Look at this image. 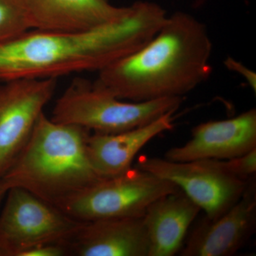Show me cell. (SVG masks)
<instances>
[{
	"label": "cell",
	"instance_id": "12",
	"mask_svg": "<svg viewBox=\"0 0 256 256\" xmlns=\"http://www.w3.org/2000/svg\"><path fill=\"white\" fill-rule=\"evenodd\" d=\"M67 246L69 256H148L149 252L143 216L82 222Z\"/></svg>",
	"mask_w": 256,
	"mask_h": 256
},
{
	"label": "cell",
	"instance_id": "11",
	"mask_svg": "<svg viewBox=\"0 0 256 256\" xmlns=\"http://www.w3.org/2000/svg\"><path fill=\"white\" fill-rule=\"evenodd\" d=\"M31 30L75 33L94 30L124 18L128 6L110 0H22Z\"/></svg>",
	"mask_w": 256,
	"mask_h": 256
},
{
	"label": "cell",
	"instance_id": "2",
	"mask_svg": "<svg viewBox=\"0 0 256 256\" xmlns=\"http://www.w3.org/2000/svg\"><path fill=\"white\" fill-rule=\"evenodd\" d=\"M212 52L206 26L176 12L150 41L99 72L95 82L121 100L183 98L210 77Z\"/></svg>",
	"mask_w": 256,
	"mask_h": 256
},
{
	"label": "cell",
	"instance_id": "15",
	"mask_svg": "<svg viewBox=\"0 0 256 256\" xmlns=\"http://www.w3.org/2000/svg\"><path fill=\"white\" fill-rule=\"evenodd\" d=\"M30 30L22 0H0V43Z\"/></svg>",
	"mask_w": 256,
	"mask_h": 256
},
{
	"label": "cell",
	"instance_id": "9",
	"mask_svg": "<svg viewBox=\"0 0 256 256\" xmlns=\"http://www.w3.org/2000/svg\"><path fill=\"white\" fill-rule=\"evenodd\" d=\"M256 228V178L232 208L216 220L204 217L185 239L181 256H232L246 245Z\"/></svg>",
	"mask_w": 256,
	"mask_h": 256
},
{
	"label": "cell",
	"instance_id": "16",
	"mask_svg": "<svg viewBox=\"0 0 256 256\" xmlns=\"http://www.w3.org/2000/svg\"><path fill=\"white\" fill-rule=\"evenodd\" d=\"M220 163L229 173L240 180L248 181L256 176V148L242 156L220 160Z\"/></svg>",
	"mask_w": 256,
	"mask_h": 256
},
{
	"label": "cell",
	"instance_id": "8",
	"mask_svg": "<svg viewBox=\"0 0 256 256\" xmlns=\"http://www.w3.org/2000/svg\"><path fill=\"white\" fill-rule=\"evenodd\" d=\"M56 79H21L0 86V178L26 146Z\"/></svg>",
	"mask_w": 256,
	"mask_h": 256
},
{
	"label": "cell",
	"instance_id": "4",
	"mask_svg": "<svg viewBox=\"0 0 256 256\" xmlns=\"http://www.w3.org/2000/svg\"><path fill=\"white\" fill-rule=\"evenodd\" d=\"M183 98L124 102L97 85L76 79L56 102L50 119L101 134H114L146 126L171 111Z\"/></svg>",
	"mask_w": 256,
	"mask_h": 256
},
{
	"label": "cell",
	"instance_id": "6",
	"mask_svg": "<svg viewBox=\"0 0 256 256\" xmlns=\"http://www.w3.org/2000/svg\"><path fill=\"white\" fill-rule=\"evenodd\" d=\"M0 215V256H22L33 248L66 244L82 222L24 188H10Z\"/></svg>",
	"mask_w": 256,
	"mask_h": 256
},
{
	"label": "cell",
	"instance_id": "14",
	"mask_svg": "<svg viewBox=\"0 0 256 256\" xmlns=\"http://www.w3.org/2000/svg\"><path fill=\"white\" fill-rule=\"evenodd\" d=\"M201 210L180 190L151 204L143 216L149 240L148 256H173L178 254L188 229Z\"/></svg>",
	"mask_w": 256,
	"mask_h": 256
},
{
	"label": "cell",
	"instance_id": "17",
	"mask_svg": "<svg viewBox=\"0 0 256 256\" xmlns=\"http://www.w3.org/2000/svg\"><path fill=\"white\" fill-rule=\"evenodd\" d=\"M69 256L68 246L66 244H44L24 252L22 256Z\"/></svg>",
	"mask_w": 256,
	"mask_h": 256
},
{
	"label": "cell",
	"instance_id": "18",
	"mask_svg": "<svg viewBox=\"0 0 256 256\" xmlns=\"http://www.w3.org/2000/svg\"><path fill=\"white\" fill-rule=\"evenodd\" d=\"M224 65L228 70L235 72L242 76L248 82L252 90L256 92V74L255 72L246 68L240 62L234 60L233 58H227L224 62Z\"/></svg>",
	"mask_w": 256,
	"mask_h": 256
},
{
	"label": "cell",
	"instance_id": "13",
	"mask_svg": "<svg viewBox=\"0 0 256 256\" xmlns=\"http://www.w3.org/2000/svg\"><path fill=\"white\" fill-rule=\"evenodd\" d=\"M171 111L156 120L130 130L114 134L92 133L88 139L89 156L100 178H109L126 172L133 160L153 138L174 127Z\"/></svg>",
	"mask_w": 256,
	"mask_h": 256
},
{
	"label": "cell",
	"instance_id": "10",
	"mask_svg": "<svg viewBox=\"0 0 256 256\" xmlns=\"http://www.w3.org/2000/svg\"><path fill=\"white\" fill-rule=\"evenodd\" d=\"M256 148V110L245 111L232 118L208 121L192 131L183 146L170 149L165 159L174 162L225 160L242 156Z\"/></svg>",
	"mask_w": 256,
	"mask_h": 256
},
{
	"label": "cell",
	"instance_id": "5",
	"mask_svg": "<svg viewBox=\"0 0 256 256\" xmlns=\"http://www.w3.org/2000/svg\"><path fill=\"white\" fill-rule=\"evenodd\" d=\"M180 190L171 182L138 168L100 178L58 207L74 220L142 217L160 197Z\"/></svg>",
	"mask_w": 256,
	"mask_h": 256
},
{
	"label": "cell",
	"instance_id": "3",
	"mask_svg": "<svg viewBox=\"0 0 256 256\" xmlns=\"http://www.w3.org/2000/svg\"><path fill=\"white\" fill-rule=\"evenodd\" d=\"M90 131L60 124L42 114L30 140L0 178L8 188H24L58 208L100 180L92 166Z\"/></svg>",
	"mask_w": 256,
	"mask_h": 256
},
{
	"label": "cell",
	"instance_id": "7",
	"mask_svg": "<svg viewBox=\"0 0 256 256\" xmlns=\"http://www.w3.org/2000/svg\"><path fill=\"white\" fill-rule=\"evenodd\" d=\"M136 166L174 184L210 220L218 218L240 200L250 180L234 176L220 160L174 162L144 156Z\"/></svg>",
	"mask_w": 256,
	"mask_h": 256
},
{
	"label": "cell",
	"instance_id": "1",
	"mask_svg": "<svg viewBox=\"0 0 256 256\" xmlns=\"http://www.w3.org/2000/svg\"><path fill=\"white\" fill-rule=\"evenodd\" d=\"M166 18L160 5L140 1L120 20L89 31L30 30L0 43V82L100 72L150 41Z\"/></svg>",
	"mask_w": 256,
	"mask_h": 256
},
{
	"label": "cell",
	"instance_id": "19",
	"mask_svg": "<svg viewBox=\"0 0 256 256\" xmlns=\"http://www.w3.org/2000/svg\"><path fill=\"white\" fill-rule=\"evenodd\" d=\"M8 190H9V188H6L4 184L0 181V204H1L2 200H4V196H6Z\"/></svg>",
	"mask_w": 256,
	"mask_h": 256
}]
</instances>
